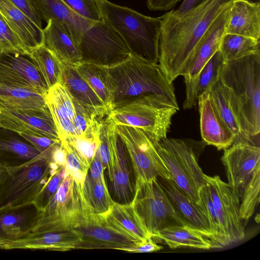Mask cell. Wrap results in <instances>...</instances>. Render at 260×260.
<instances>
[{
  "label": "cell",
  "instance_id": "obj_59",
  "mask_svg": "<svg viewBox=\"0 0 260 260\" xmlns=\"http://www.w3.org/2000/svg\"><path fill=\"white\" fill-rule=\"evenodd\" d=\"M2 53V50H1V48H0V54H1Z\"/></svg>",
  "mask_w": 260,
  "mask_h": 260
},
{
  "label": "cell",
  "instance_id": "obj_47",
  "mask_svg": "<svg viewBox=\"0 0 260 260\" xmlns=\"http://www.w3.org/2000/svg\"><path fill=\"white\" fill-rule=\"evenodd\" d=\"M29 142L49 162H52L53 152L61 145L59 139H54L45 136H33L19 134Z\"/></svg>",
  "mask_w": 260,
  "mask_h": 260
},
{
  "label": "cell",
  "instance_id": "obj_5",
  "mask_svg": "<svg viewBox=\"0 0 260 260\" xmlns=\"http://www.w3.org/2000/svg\"><path fill=\"white\" fill-rule=\"evenodd\" d=\"M178 110L160 99L146 97L112 109L108 118L115 125L141 128L159 141L167 137L172 118Z\"/></svg>",
  "mask_w": 260,
  "mask_h": 260
},
{
  "label": "cell",
  "instance_id": "obj_38",
  "mask_svg": "<svg viewBox=\"0 0 260 260\" xmlns=\"http://www.w3.org/2000/svg\"><path fill=\"white\" fill-rule=\"evenodd\" d=\"M209 94L219 116L234 135L235 140L245 137L233 112L226 89L220 79L212 87Z\"/></svg>",
  "mask_w": 260,
  "mask_h": 260
},
{
  "label": "cell",
  "instance_id": "obj_18",
  "mask_svg": "<svg viewBox=\"0 0 260 260\" xmlns=\"http://www.w3.org/2000/svg\"><path fill=\"white\" fill-rule=\"evenodd\" d=\"M82 186L67 171L57 192L43 211V215L54 216L67 224L75 217L87 210L82 196Z\"/></svg>",
  "mask_w": 260,
  "mask_h": 260
},
{
  "label": "cell",
  "instance_id": "obj_15",
  "mask_svg": "<svg viewBox=\"0 0 260 260\" xmlns=\"http://www.w3.org/2000/svg\"><path fill=\"white\" fill-rule=\"evenodd\" d=\"M0 84L29 89L44 95L48 89L33 60L19 53L0 54Z\"/></svg>",
  "mask_w": 260,
  "mask_h": 260
},
{
  "label": "cell",
  "instance_id": "obj_45",
  "mask_svg": "<svg viewBox=\"0 0 260 260\" xmlns=\"http://www.w3.org/2000/svg\"><path fill=\"white\" fill-rule=\"evenodd\" d=\"M73 12L92 21L103 20L100 0H62Z\"/></svg>",
  "mask_w": 260,
  "mask_h": 260
},
{
  "label": "cell",
  "instance_id": "obj_26",
  "mask_svg": "<svg viewBox=\"0 0 260 260\" xmlns=\"http://www.w3.org/2000/svg\"><path fill=\"white\" fill-rule=\"evenodd\" d=\"M42 20L66 24L79 44L83 32L95 21L86 19L71 10L62 0H32Z\"/></svg>",
  "mask_w": 260,
  "mask_h": 260
},
{
  "label": "cell",
  "instance_id": "obj_44",
  "mask_svg": "<svg viewBox=\"0 0 260 260\" xmlns=\"http://www.w3.org/2000/svg\"><path fill=\"white\" fill-rule=\"evenodd\" d=\"M66 174V166H59L36 197L34 202L42 212L54 197Z\"/></svg>",
  "mask_w": 260,
  "mask_h": 260
},
{
  "label": "cell",
  "instance_id": "obj_22",
  "mask_svg": "<svg viewBox=\"0 0 260 260\" xmlns=\"http://www.w3.org/2000/svg\"><path fill=\"white\" fill-rule=\"evenodd\" d=\"M43 30L44 45L63 64L76 66L81 62L78 43L66 24L49 20Z\"/></svg>",
  "mask_w": 260,
  "mask_h": 260
},
{
  "label": "cell",
  "instance_id": "obj_28",
  "mask_svg": "<svg viewBox=\"0 0 260 260\" xmlns=\"http://www.w3.org/2000/svg\"><path fill=\"white\" fill-rule=\"evenodd\" d=\"M164 242L172 249L189 247L201 249L214 248L212 241L200 231L188 225H172L160 230L152 239Z\"/></svg>",
  "mask_w": 260,
  "mask_h": 260
},
{
  "label": "cell",
  "instance_id": "obj_30",
  "mask_svg": "<svg viewBox=\"0 0 260 260\" xmlns=\"http://www.w3.org/2000/svg\"><path fill=\"white\" fill-rule=\"evenodd\" d=\"M45 95L29 89L0 84V110H47Z\"/></svg>",
  "mask_w": 260,
  "mask_h": 260
},
{
  "label": "cell",
  "instance_id": "obj_32",
  "mask_svg": "<svg viewBox=\"0 0 260 260\" xmlns=\"http://www.w3.org/2000/svg\"><path fill=\"white\" fill-rule=\"evenodd\" d=\"M61 83L67 89L74 101L95 108L107 107L75 66L63 64Z\"/></svg>",
  "mask_w": 260,
  "mask_h": 260
},
{
  "label": "cell",
  "instance_id": "obj_37",
  "mask_svg": "<svg viewBox=\"0 0 260 260\" xmlns=\"http://www.w3.org/2000/svg\"><path fill=\"white\" fill-rule=\"evenodd\" d=\"M259 45V40L238 35L224 34L218 50L224 62H227L260 52Z\"/></svg>",
  "mask_w": 260,
  "mask_h": 260
},
{
  "label": "cell",
  "instance_id": "obj_36",
  "mask_svg": "<svg viewBox=\"0 0 260 260\" xmlns=\"http://www.w3.org/2000/svg\"><path fill=\"white\" fill-rule=\"evenodd\" d=\"M30 58L35 63L48 89L60 83L63 64L44 44L30 53Z\"/></svg>",
  "mask_w": 260,
  "mask_h": 260
},
{
  "label": "cell",
  "instance_id": "obj_13",
  "mask_svg": "<svg viewBox=\"0 0 260 260\" xmlns=\"http://www.w3.org/2000/svg\"><path fill=\"white\" fill-rule=\"evenodd\" d=\"M206 178L226 245L243 240L245 233L240 216L238 192L218 176L207 175Z\"/></svg>",
  "mask_w": 260,
  "mask_h": 260
},
{
  "label": "cell",
  "instance_id": "obj_35",
  "mask_svg": "<svg viewBox=\"0 0 260 260\" xmlns=\"http://www.w3.org/2000/svg\"><path fill=\"white\" fill-rule=\"evenodd\" d=\"M73 102L74 122L79 137H98L101 122L108 115L111 110L107 107L95 108Z\"/></svg>",
  "mask_w": 260,
  "mask_h": 260
},
{
  "label": "cell",
  "instance_id": "obj_16",
  "mask_svg": "<svg viewBox=\"0 0 260 260\" xmlns=\"http://www.w3.org/2000/svg\"><path fill=\"white\" fill-rule=\"evenodd\" d=\"M0 126L18 134L59 139L50 112L47 110H0Z\"/></svg>",
  "mask_w": 260,
  "mask_h": 260
},
{
  "label": "cell",
  "instance_id": "obj_60",
  "mask_svg": "<svg viewBox=\"0 0 260 260\" xmlns=\"http://www.w3.org/2000/svg\"><path fill=\"white\" fill-rule=\"evenodd\" d=\"M257 2H259V0H257Z\"/></svg>",
  "mask_w": 260,
  "mask_h": 260
},
{
  "label": "cell",
  "instance_id": "obj_12",
  "mask_svg": "<svg viewBox=\"0 0 260 260\" xmlns=\"http://www.w3.org/2000/svg\"><path fill=\"white\" fill-rule=\"evenodd\" d=\"M80 242L78 235L64 221L51 216L43 215L29 235L9 243L7 250L66 251L77 249Z\"/></svg>",
  "mask_w": 260,
  "mask_h": 260
},
{
  "label": "cell",
  "instance_id": "obj_52",
  "mask_svg": "<svg viewBox=\"0 0 260 260\" xmlns=\"http://www.w3.org/2000/svg\"><path fill=\"white\" fill-rule=\"evenodd\" d=\"M105 170L98 147L91 160L88 173L92 178L99 179L104 176Z\"/></svg>",
  "mask_w": 260,
  "mask_h": 260
},
{
  "label": "cell",
  "instance_id": "obj_49",
  "mask_svg": "<svg viewBox=\"0 0 260 260\" xmlns=\"http://www.w3.org/2000/svg\"><path fill=\"white\" fill-rule=\"evenodd\" d=\"M0 34L6 40L15 52L29 56V52L23 46L18 37L7 24L1 14Z\"/></svg>",
  "mask_w": 260,
  "mask_h": 260
},
{
  "label": "cell",
  "instance_id": "obj_41",
  "mask_svg": "<svg viewBox=\"0 0 260 260\" xmlns=\"http://www.w3.org/2000/svg\"><path fill=\"white\" fill-rule=\"evenodd\" d=\"M66 155V169L76 182L83 185L88 172L89 164L80 154L71 138L60 140Z\"/></svg>",
  "mask_w": 260,
  "mask_h": 260
},
{
  "label": "cell",
  "instance_id": "obj_56",
  "mask_svg": "<svg viewBox=\"0 0 260 260\" xmlns=\"http://www.w3.org/2000/svg\"><path fill=\"white\" fill-rule=\"evenodd\" d=\"M0 48L2 53H16L4 37L0 34Z\"/></svg>",
  "mask_w": 260,
  "mask_h": 260
},
{
  "label": "cell",
  "instance_id": "obj_31",
  "mask_svg": "<svg viewBox=\"0 0 260 260\" xmlns=\"http://www.w3.org/2000/svg\"><path fill=\"white\" fill-rule=\"evenodd\" d=\"M160 141L173 153L198 191L207 184V175L199 166L193 149L186 141L167 137Z\"/></svg>",
  "mask_w": 260,
  "mask_h": 260
},
{
  "label": "cell",
  "instance_id": "obj_3",
  "mask_svg": "<svg viewBox=\"0 0 260 260\" xmlns=\"http://www.w3.org/2000/svg\"><path fill=\"white\" fill-rule=\"evenodd\" d=\"M107 68L114 87L113 109L139 99L153 97L179 110L173 82L158 63L131 55Z\"/></svg>",
  "mask_w": 260,
  "mask_h": 260
},
{
  "label": "cell",
  "instance_id": "obj_33",
  "mask_svg": "<svg viewBox=\"0 0 260 260\" xmlns=\"http://www.w3.org/2000/svg\"><path fill=\"white\" fill-rule=\"evenodd\" d=\"M82 192L86 208L91 213L105 214L109 211L113 204L104 176L94 179L87 173L82 186Z\"/></svg>",
  "mask_w": 260,
  "mask_h": 260
},
{
  "label": "cell",
  "instance_id": "obj_34",
  "mask_svg": "<svg viewBox=\"0 0 260 260\" xmlns=\"http://www.w3.org/2000/svg\"><path fill=\"white\" fill-rule=\"evenodd\" d=\"M155 143L174 183L190 199L201 205L198 190L173 153L160 141L155 140Z\"/></svg>",
  "mask_w": 260,
  "mask_h": 260
},
{
  "label": "cell",
  "instance_id": "obj_9",
  "mask_svg": "<svg viewBox=\"0 0 260 260\" xmlns=\"http://www.w3.org/2000/svg\"><path fill=\"white\" fill-rule=\"evenodd\" d=\"M81 62L109 67L128 57L131 52L121 37L104 20L94 22L79 42Z\"/></svg>",
  "mask_w": 260,
  "mask_h": 260
},
{
  "label": "cell",
  "instance_id": "obj_2",
  "mask_svg": "<svg viewBox=\"0 0 260 260\" xmlns=\"http://www.w3.org/2000/svg\"><path fill=\"white\" fill-rule=\"evenodd\" d=\"M219 79L243 136L259 138L260 132V52L224 62Z\"/></svg>",
  "mask_w": 260,
  "mask_h": 260
},
{
  "label": "cell",
  "instance_id": "obj_50",
  "mask_svg": "<svg viewBox=\"0 0 260 260\" xmlns=\"http://www.w3.org/2000/svg\"><path fill=\"white\" fill-rule=\"evenodd\" d=\"M60 140L79 137L74 123L71 120L51 115Z\"/></svg>",
  "mask_w": 260,
  "mask_h": 260
},
{
  "label": "cell",
  "instance_id": "obj_10",
  "mask_svg": "<svg viewBox=\"0 0 260 260\" xmlns=\"http://www.w3.org/2000/svg\"><path fill=\"white\" fill-rule=\"evenodd\" d=\"M69 228L78 236L77 249H114L125 251L142 242L135 240L112 225L103 214L85 210L70 221Z\"/></svg>",
  "mask_w": 260,
  "mask_h": 260
},
{
  "label": "cell",
  "instance_id": "obj_1",
  "mask_svg": "<svg viewBox=\"0 0 260 260\" xmlns=\"http://www.w3.org/2000/svg\"><path fill=\"white\" fill-rule=\"evenodd\" d=\"M230 0H207L181 14L162 15L158 64L169 80L182 76L196 46Z\"/></svg>",
  "mask_w": 260,
  "mask_h": 260
},
{
  "label": "cell",
  "instance_id": "obj_54",
  "mask_svg": "<svg viewBox=\"0 0 260 260\" xmlns=\"http://www.w3.org/2000/svg\"><path fill=\"white\" fill-rule=\"evenodd\" d=\"M181 0H147L148 8L153 11H167L175 6Z\"/></svg>",
  "mask_w": 260,
  "mask_h": 260
},
{
  "label": "cell",
  "instance_id": "obj_43",
  "mask_svg": "<svg viewBox=\"0 0 260 260\" xmlns=\"http://www.w3.org/2000/svg\"><path fill=\"white\" fill-rule=\"evenodd\" d=\"M199 194L208 218L211 232L214 239L215 248L226 246L207 184L199 189Z\"/></svg>",
  "mask_w": 260,
  "mask_h": 260
},
{
  "label": "cell",
  "instance_id": "obj_29",
  "mask_svg": "<svg viewBox=\"0 0 260 260\" xmlns=\"http://www.w3.org/2000/svg\"><path fill=\"white\" fill-rule=\"evenodd\" d=\"M75 67L103 104L112 110L114 87L107 67L82 62Z\"/></svg>",
  "mask_w": 260,
  "mask_h": 260
},
{
  "label": "cell",
  "instance_id": "obj_23",
  "mask_svg": "<svg viewBox=\"0 0 260 260\" xmlns=\"http://www.w3.org/2000/svg\"><path fill=\"white\" fill-rule=\"evenodd\" d=\"M224 34L260 40V3L231 0Z\"/></svg>",
  "mask_w": 260,
  "mask_h": 260
},
{
  "label": "cell",
  "instance_id": "obj_57",
  "mask_svg": "<svg viewBox=\"0 0 260 260\" xmlns=\"http://www.w3.org/2000/svg\"><path fill=\"white\" fill-rule=\"evenodd\" d=\"M7 174V169L0 166V187L3 183Z\"/></svg>",
  "mask_w": 260,
  "mask_h": 260
},
{
  "label": "cell",
  "instance_id": "obj_20",
  "mask_svg": "<svg viewBox=\"0 0 260 260\" xmlns=\"http://www.w3.org/2000/svg\"><path fill=\"white\" fill-rule=\"evenodd\" d=\"M202 138L218 150H225L235 141V137L221 118L210 96L206 93L198 96Z\"/></svg>",
  "mask_w": 260,
  "mask_h": 260
},
{
  "label": "cell",
  "instance_id": "obj_53",
  "mask_svg": "<svg viewBox=\"0 0 260 260\" xmlns=\"http://www.w3.org/2000/svg\"><path fill=\"white\" fill-rule=\"evenodd\" d=\"M162 248V246L156 244L154 240L150 238L133 247L126 249L125 251L136 253L152 252L158 251Z\"/></svg>",
  "mask_w": 260,
  "mask_h": 260
},
{
  "label": "cell",
  "instance_id": "obj_19",
  "mask_svg": "<svg viewBox=\"0 0 260 260\" xmlns=\"http://www.w3.org/2000/svg\"><path fill=\"white\" fill-rule=\"evenodd\" d=\"M157 180L180 216L191 227L201 232L215 248L205 210L201 203H195L181 190L172 179L157 178Z\"/></svg>",
  "mask_w": 260,
  "mask_h": 260
},
{
  "label": "cell",
  "instance_id": "obj_51",
  "mask_svg": "<svg viewBox=\"0 0 260 260\" xmlns=\"http://www.w3.org/2000/svg\"><path fill=\"white\" fill-rule=\"evenodd\" d=\"M20 9L39 27L43 29L42 19L32 0H10Z\"/></svg>",
  "mask_w": 260,
  "mask_h": 260
},
{
  "label": "cell",
  "instance_id": "obj_48",
  "mask_svg": "<svg viewBox=\"0 0 260 260\" xmlns=\"http://www.w3.org/2000/svg\"><path fill=\"white\" fill-rule=\"evenodd\" d=\"M70 138L72 140L75 147L80 154L90 165L95 153L99 147V137L96 138L77 137Z\"/></svg>",
  "mask_w": 260,
  "mask_h": 260
},
{
  "label": "cell",
  "instance_id": "obj_24",
  "mask_svg": "<svg viewBox=\"0 0 260 260\" xmlns=\"http://www.w3.org/2000/svg\"><path fill=\"white\" fill-rule=\"evenodd\" d=\"M0 14L29 53L44 44L43 28L39 27L10 0H0Z\"/></svg>",
  "mask_w": 260,
  "mask_h": 260
},
{
  "label": "cell",
  "instance_id": "obj_40",
  "mask_svg": "<svg viewBox=\"0 0 260 260\" xmlns=\"http://www.w3.org/2000/svg\"><path fill=\"white\" fill-rule=\"evenodd\" d=\"M260 165L255 169L243 189L239 212L241 219L248 220L259 202Z\"/></svg>",
  "mask_w": 260,
  "mask_h": 260
},
{
  "label": "cell",
  "instance_id": "obj_42",
  "mask_svg": "<svg viewBox=\"0 0 260 260\" xmlns=\"http://www.w3.org/2000/svg\"><path fill=\"white\" fill-rule=\"evenodd\" d=\"M224 62L221 53L218 50L200 73L197 85L198 98L204 93H209L212 87L219 79L221 69Z\"/></svg>",
  "mask_w": 260,
  "mask_h": 260
},
{
  "label": "cell",
  "instance_id": "obj_6",
  "mask_svg": "<svg viewBox=\"0 0 260 260\" xmlns=\"http://www.w3.org/2000/svg\"><path fill=\"white\" fill-rule=\"evenodd\" d=\"M131 202L152 239L166 228L172 225L189 226L178 214L157 178L148 181L136 180Z\"/></svg>",
  "mask_w": 260,
  "mask_h": 260
},
{
  "label": "cell",
  "instance_id": "obj_39",
  "mask_svg": "<svg viewBox=\"0 0 260 260\" xmlns=\"http://www.w3.org/2000/svg\"><path fill=\"white\" fill-rule=\"evenodd\" d=\"M45 99L51 115L69 119L74 122L75 108L73 100L62 83H58L50 87L45 95Z\"/></svg>",
  "mask_w": 260,
  "mask_h": 260
},
{
  "label": "cell",
  "instance_id": "obj_46",
  "mask_svg": "<svg viewBox=\"0 0 260 260\" xmlns=\"http://www.w3.org/2000/svg\"><path fill=\"white\" fill-rule=\"evenodd\" d=\"M110 123V120L107 116L102 120L100 123L99 131V149L104 167L105 169H107L108 177L111 182L113 179V169L109 141Z\"/></svg>",
  "mask_w": 260,
  "mask_h": 260
},
{
  "label": "cell",
  "instance_id": "obj_58",
  "mask_svg": "<svg viewBox=\"0 0 260 260\" xmlns=\"http://www.w3.org/2000/svg\"><path fill=\"white\" fill-rule=\"evenodd\" d=\"M10 242L0 239V250H7V245Z\"/></svg>",
  "mask_w": 260,
  "mask_h": 260
},
{
  "label": "cell",
  "instance_id": "obj_27",
  "mask_svg": "<svg viewBox=\"0 0 260 260\" xmlns=\"http://www.w3.org/2000/svg\"><path fill=\"white\" fill-rule=\"evenodd\" d=\"M103 215L114 228L135 240L144 242L151 238L131 202L120 204L114 201L109 211Z\"/></svg>",
  "mask_w": 260,
  "mask_h": 260
},
{
  "label": "cell",
  "instance_id": "obj_11",
  "mask_svg": "<svg viewBox=\"0 0 260 260\" xmlns=\"http://www.w3.org/2000/svg\"><path fill=\"white\" fill-rule=\"evenodd\" d=\"M231 0L206 30L191 54L182 75L184 78L186 97L183 108H193L198 102L197 85L200 73L212 55L219 49L225 33Z\"/></svg>",
  "mask_w": 260,
  "mask_h": 260
},
{
  "label": "cell",
  "instance_id": "obj_4",
  "mask_svg": "<svg viewBox=\"0 0 260 260\" xmlns=\"http://www.w3.org/2000/svg\"><path fill=\"white\" fill-rule=\"evenodd\" d=\"M103 20L124 40L132 55L158 63L161 17L144 15L126 7L100 0Z\"/></svg>",
  "mask_w": 260,
  "mask_h": 260
},
{
  "label": "cell",
  "instance_id": "obj_17",
  "mask_svg": "<svg viewBox=\"0 0 260 260\" xmlns=\"http://www.w3.org/2000/svg\"><path fill=\"white\" fill-rule=\"evenodd\" d=\"M42 216L34 202L0 207V239L13 242L25 238Z\"/></svg>",
  "mask_w": 260,
  "mask_h": 260
},
{
  "label": "cell",
  "instance_id": "obj_14",
  "mask_svg": "<svg viewBox=\"0 0 260 260\" xmlns=\"http://www.w3.org/2000/svg\"><path fill=\"white\" fill-rule=\"evenodd\" d=\"M221 160L225 169L228 183L241 197L246 184L260 165L259 138L243 137L235 140L224 150Z\"/></svg>",
  "mask_w": 260,
  "mask_h": 260
},
{
  "label": "cell",
  "instance_id": "obj_7",
  "mask_svg": "<svg viewBox=\"0 0 260 260\" xmlns=\"http://www.w3.org/2000/svg\"><path fill=\"white\" fill-rule=\"evenodd\" d=\"M59 166L40 158L7 169V176L0 187V207L34 202Z\"/></svg>",
  "mask_w": 260,
  "mask_h": 260
},
{
  "label": "cell",
  "instance_id": "obj_25",
  "mask_svg": "<svg viewBox=\"0 0 260 260\" xmlns=\"http://www.w3.org/2000/svg\"><path fill=\"white\" fill-rule=\"evenodd\" d=\"M44 158L19 134L0 126V166L8 169Z\"/></svg>",
  "mask_w": 260,
  "mask_h": 260
},
{
  "label": "cell",
  "instance_id": "obj_8",
  "mask_svg": "<svg viewBox=\"0 0 260 260\" xmlns=\"http://www.w3.org/2000/svg\"><path fill=\"white\" fill-rule=\"evenodd\" d=\"M114 129L123 141L132 162L136 180L154 178L172 179L161 157L155 140L143 129L126 125L114 124Z\"/></svg>",
  "mask_w": 260,
  "mask_h": 260
},
{
  "label": "cell",
  "instance_id": "obj_55",
  "mask_svg": "<svg viewBox=\"0 0 260 260\" xmlns=\"http://www.w3.org/2000/svg\"><path fill=\"white\" fill-rule=\"evenodd\" d=\"M207 1L184 0L179 8L176 10H173V12L176 14H181L199 7Z\"/></svg>",
  "mask_w": 260,
  "mask_h": 260
},
{
  "label": "cell",
  "instance_id": "obj_21",
  "mask_svg": "<svg viewBox=\"0 0 260 260\" xmlns=\"http://www.w3.org/2000/svg\"><path fill=\"white\" fill-rule=\"evenodd\" d=\"M110 122L109 141L113 169L111 182L116 197L124 203H128L131 202L132 194H134L128 166V154L123 141L115 131L114 124L110 120Z\"/></svg>",
  "mask_w": 260,
  "mask_h": 260
}]
</instances>
